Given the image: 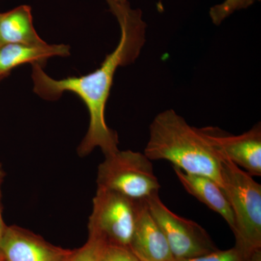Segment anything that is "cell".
<instances>
[{
    "label": "cell",
    "instance_id": "cell-14",
    "mask_svg": "<svg viewBox=\"0 0 261 261\" xmlns=\"http://www.w3.org/2000/svg\"><path fill=\"white\" fill-rule=\"evenodd\" d=\"M258 1L260 0H224L220 4L211 7L209 16L213 23L219 25L235 12L247 9Z\"/></svg>",
    "mask_w": 261,
    "mask_h": 261
},
{
    "label": "cell",
    "instance_id": "cell-1",
    "mask_svg": "<svg viewBox=\"0 0 261 261\" xmlns=\"http://www.w3.org/2000/svg\"><path fill=\"white\" fill-rule=\"evenodd\" d=\"M106 1L119 24L121 38L116 49L106 56L99 68L82 76L56 80L43 70L41 63L32 64L36 94L43 99H56L68 91L79 96L87 106L89 124L87 135L77 149L81 157H85L95 148L100 149L105 156L119 150L118 135L106 123V104L116 70L118 67L135 63L146 40L147 23L142 17V10L134 9L128 2Z\"/></svg>",
    "mask_w": 261,
    "mask_h": 261
},
{
    "label": "cell",
    "instance_id": "cell-9",
    "mask_svg": "<svg viewBox=\"0 0 261 261\" xmlns=\"http://www.w3.org/2000/svg\"><path fill=\"white\" fill-rule=\"evenodd\" d=\"M129 248L140 261L176 260L162 229L149 211L146 200L141 201Z\"/></svg>",
    "mask_w": 261,
    "mask_h": 261
},
{
    "label": "cell",
    "instance_id": "cell-8",
    "mask_svg": "<svg viewBox=\"0 0 261 261\" xmlns=\"http://www.w3.org/2000/svg\"><path fill=\"white\" fill-rule=\"evenodd\" d=\"M72 252L48 243L28 229L10 226L2 244L1 255L4 261H66Z\"/></svg>",
    "mask_w": 261,
    "mask_h": 261
},
{
    "label": "cell",
    "instance_id": "cell-7",
    "mask_svg": "<svg viewBox=\"0 0 261 261\" xmlns=\"http://www.w3.org/2000/svg\"><path fill=\"white\" fill-rule=\"evenodd\" d=\"M198 129L216 152L252 176H261L260 122L240 135H231L218 127Z\"/></svg>",
    "mask_w": 261,
    "mask_h": 261
},
{
    "label": "cell",
    "instance_id": "cell-20",
    "mask_svg": "<svg viewBox=\"0 0 261 261\" xmlns=\"http://www.w3.org/2000/svg\"><path fill=\"white\" fill-rule=\"evenodd\" d=\"M0 261H4V259H3V256H2V255H0Z\"/></svg>",
    "mask_w": 261,
    "mask_h": 261
},
{
    "label": "cell",
    "instance_id": "cell-4",
    "mask_svg": "<svg viewBox=\"0 0 261 261\" xmlns=\"http://www.w3.org/2000/svg\"><path fill=\"white\" fill-rule=\"evenodd\" d=\"M151 161L145 154L132 150H118L105 156L98 167L97 188L137 201L159 194L161 185Z\"/></svg>",
    "mask_w": 261,
    "mask_h": 261
},
{
    "label": "cell",
    "instance_id": "cell-18",
    "mask_svg": "<svg viewBox=\"0 0 261 261\" xmlns=\"http://www.w3.org/2000/svg\"><path fill=\"white\" fill-rule=\"evenodd\" d=\"M112 1L115 2V3H125L128 2V0H112Z\"/></svg>",
    "mask_w": 261,
    "mask_h": 261
},
{
    "label": "cell",
    "instance_id": "cell-10",
    "mask_svg": "<svg viewBox=\"0 0 261 261\" xmlns=\"http://www.w3.org/2000/svg\"><path fill=\"white\" fill-rule=\"evenodd\" d=\"M173 170L185 190L211 210L219 214L233 231L234 217L222 187L207 176L185 173L176 167H173Z\"/></svg>",
    "mask_w": 261,
    "mask_h": 261
},
{
    "label": "cell",
    "instance_id": "cell-6",
    "mask_svg": "<svg viewBox=\"0 0 261 261\" xmlns=\"http://www.w3.org/2000/svg\"><path fill=\"white\" fill-rule=\"evenodd\" d=\"M152 217L162 229L176 260L207 255L218 250L200 225L178 216L168 208L159 194L146 200Z\"/></svg>",
    "mask_w": 261,
    "mask_h": 261
},
{
    "label": "cell",
    "instance_id": "cell-21",
    "mask_svg": "<svg viewBox=\"0 0 261 261\" xmlns=\"http://www.w3.org/2000/svg\"><path fill=\"white\" fill-rule=\"evenodd\" d=\"M3 45V44H2L1 40H0V47Z\"/></svg>",
    "mask_w": 261,
    "mask_h": 261
},
{
    "label": "cell",
    "instance_id": "cell-3",
    "mask_svg": "<svg viewBox=\"0 0 261 261\" xmlns=\"http://www.w3.org/2000/svg\"><path fill=\"white\" fill-rule=\"evenodd\" d=\"M219 155L223 189L234 217L235 247L251 252L261 248V185L251 175Z\"/></svg>",
    "mask_w": 261,
    "mask_h": 261
},
{
    "label": "cell",
    "instance_id": "cell-19",
    "mask_svg": "<svg viewBox=\"0 0 261 261\" xmlns=\"http://www.w3.org/2000/svg\"><path fill=\"white\" fill-rule=\"evenodd\" d=\"M5 173L3 172V168H2L1 164H0V177H4Z\"/></svg>",
    "mask_w": 261,
    "mask_h": 261
},
{
    "label": "cell",
    "instance_id": "cell-5",
    "mask_svg": "<svg viewBox=\"0 0 261 261\" xmlns=\"http://www.w3.org/2000/svg\"><path fill=\"white\" fill-rule=\"evenodd\" d=\"M141 201L97 188L89 218V236L99 239L107 245L129 248Z\"/></svg>",
    "mask_w": 261,
    "mask_h": 261
},
{
    "label": "cell",
    "instance_id": "cell-2",
    "mask_svg": "<svg viewBox=\"0 0 261 261\" xmlns=\"http://www.w3.org/2000/svg\"><path fill=\"white\" fill-rule=\"evenodd\" d=\"M144 154L150 161H169L184 172L207 176L223 188L219 154L198 128L190 126L174 110L154 117Z\"/></svg>",
    "mask_w": 261,
    "mask_h": 261
},
{
    "label": "cell",
    "instance_id": "cell-17",
    "mask_svg": "<svg viewBox=\"0 0 261 261\" xmlns=\"http://www.w3.org/2000/svg\"><path fill=\"white\" fill-rule=\"evenodd\" d=\"M3 178L0 177V255H1L2 244H3V239H4L5 232H6L8 226L5 224L4 220L3 218V214H2L1 207V187L3 183Z\"/></svg>",
    "mask_w": 261,
    "mask_h": 261
},
{
    "label": "cell",
    "instance_id": "cell-16",
    "mask_svg": "<svg viewBox=\"0 0 261 261\" xmlns=\"http://www.w3.org/2000/svg\"><path fill=\"white\" fill-rule=\"evenodd\" d=\"M99 261H140L128 247L106 245Z\"/></svg>",
    "mask_w": 261,
    "mask_h": 261
},
{
    "label": "cell",
    "instance_id": "cell-12",
    "mask_svg": "<svg viewBox=\"0 0 261 261\" xmlns=\"http://www.w3.org/2000/svg\"><path fill=\"white\" fill-rule=\"evenodd\" d=\"M0 40L2 44H43L34 24L32 9L20 5L5 13H0Z\"/></svg>",
    "mask_w": 261,
    "mask_h": 261
},
{
    "label": "cell",
    "instance_id": "cell-15",
    "mask_svg": "<svg viewBox=\"0 0 261 261\" xmlns=\"http://www.w3.org/2000/svg\"><path fill=\"white\" fill-rule=\"evenodd\" d=\"M106 244L95 237L89 236L80 248L73 250L66 261H99Z\"/></svg>",
    "mask_w": 261,
    "mask_h": 261
},
{
    "label": "cell",
    "instance_id": "cell-11",
    "mask_svg": "<svg viewBox=\"0 0 261 261\" xmlns=\"http://www.w3.org/2000/svg\"><path fill=\"white\" fill-rule=\"evenodd\" d=\"M69 55L70 47L65 44H3L0 47V80L19 65L41 63L53 57Z\"/></svg>",
    "mask_w": 261,
    "mask_h": 261
},
{
    "label": "cell",
    "instance_id": "cell-13",
    "mask_svg": "<svg viewBox=\"0 0 261 261\" xmlns=\"http://www.w3.org/2000/svg\"><path fill=\"white\" fill-rule=\"evenodd\" d=\"M174 261H261V248L245 252L234 246L226 250H217L202 256Z\"/></svg>",
    "mask_w": 261,
    "mask_h": 261
}]
</instances>
